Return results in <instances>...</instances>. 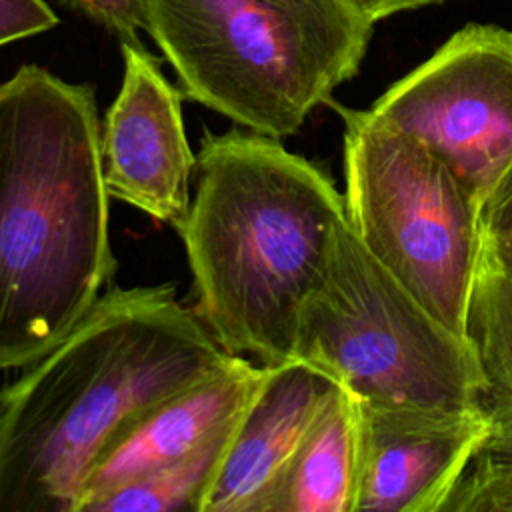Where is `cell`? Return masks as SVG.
I'll use <instances>...</instances> for the list:
<instances>
[{"instance_id":"6da1fadb","label":"cell","mask_w":512,"mask_h":512,"mask_svg":"<svg viewBox=\"0 0 512 512\" xmlns=\"http://www.w3.org/2000/svg\"><path fill=\"white\" fill-rule=\"evenodd\" d=\"M232 356L172 284L106 290L0 390V512H80L114 436Z\"/></svg>"},{"instance_id":"7a4b0ae2","label":"cell","mask_w":512,"mask_h":512,"mask_svg":"<svg viewBox=\"0 0 512 512\" xmlns=\"http://www.w3.org/2000/svg\"><path fill=\"white\" fill-rule=\"evenodd\" d=\"M94 88L36 64L0 82V370L56 346L110 290Z\"/></svg>"},{"instance_id":"3957f363","label":"cell","mask_w":512,"mask_h":512,"mask_svg":"<svg viewBox=\"0 0 512 512\" xmlns=\"http://www.w3.org/2000/svg\"><path fill=\"white\" fill-rule=\"evenodd\" d=\"M344 198L280 138L204 132L178 234L194 314L222 350L260 366L292 360L300 312L324 280Z\"/></svg>"},{"instance_id":"277c9868","label":"cell","mask_w":512,"mask_h":512,"mask_svg":"<svg viewBox=\"0 0 512 512\" xmlns=\"http://www.w3.org/2000/svg\"><path fill=\"white\" fill-rule=\"evenodd\" d=\"M142 32L184 98L272 138L330 104L372 38L288 0H142Z\"/></svg>"},{"instance_id":"5b68a950","label":"cell","mask_w":512,"mask_h":512,"mask_svg":"<svg viewBox=\"0 0 512 512\" xmlns=\"http://www.w3.org/2000/svg\"><path fill=\"white\" fill-rule=\"evenodd\" d=\"M292 360L360 402L446 412L482 406L484 376L470 342L412 296L346 220L324 280L300 312Z\"/></svg>"},{"instance_id":"8992f818","label":"cell","mask_w":512,"mask_h":512,"mask_svg":"<svg viewBox=\"0 0 512 512\" xmlns=\"http://www.w3.org/2000/svg\"><path fill=\"white\" fill-rule=\"evenodd\" d=\"M344 122V214L366 250L466 338L480 264V204L418 140L330 102Z\"/></svg>"},{"instance_id":"52a82bcc","label":"cell","mask_w":512,"mask_h":512,"mask_svg":"<svg viewBox=\"0 0 512 512\" xmlns=\"http://www.w3.org/2000/svg\"><path fill=\"white\" fill-rule=\"evenodd\" d=\"M366 112L426 146L482 204L512 164V30L466 24Z\"/></svg>"},{"instance_id":"ba28073f","label":"cell","mask_w":512,"mask_h":512,"mask_svg":"<svg viewBox=\"0 0 512 512\" xmlns=\"http://www.w3.org/2000/svg\"><path fill=\"white\" fill-rule=\"evenodd\" d=\"M120 90L100 124V156L110 198L178 230L190 210L196 154L182 94L140 44H122Z\"/></svg>"},{"instance_id":"9c48e42d","label":"cell","mask_w":512,"mask_h":512,"mask_svg":"<svg viewBox=\"0 0 512 512\" xmlns=\"http://www.w3.org/2000/svg\"><path fill=\"white\" fill-rule=\"evenodd\" d=\"M356 408L354 512H440L488 430L482 406L446 412L356 400Z\"/></svg>"},{"instance_id":"30bf717a","label":"cell","mask_w":512,"mask_h":512,"mask_svg":"<svg viewBox=\"0 0 512 512\" xmlns=\"http://www.w3.org/2000/svg\"><path fill=\"white\" fill-rule=\"evenodd\" d=\"M268 366L232 356L214 374L164 398L104 448L86 490L80 512L106 492L148 472L168 466L230 426L258 392Z\"/></svg>"},{"instance_id":"8fae6325","label":"cell","mask_w":512,"mask_h":512,"mask_svg":"<svg viewBox=\"0 0 512 512\" xmlns=\"http://www.w3.org/2000/svg\"><path fill=\"white\" fill-rule=\"evenodd\" d=\"M338 384L302 360L268 366L240 414L204 512H264L292 456Z\"/></svg>"},{"instance_id":"7c38bea8","label":"cell","mask_w":512,"mask_h":512,"mask_svg":"<svg viewBox=\"0 0 512 512\" xmlns=\"http://www.w3.org/2000/svg\"><path fill=\"white\" fill-rule=\"evenodd\" d=\"M358 474V408L340 386L330 396L264 512H354Z\"/></svg>"},{"instance_id":"4fadbf2b","label":"cell","mask_w":512,"mask_h":512,"mask_svg":"<svg viewBox=\"0 0 512 512\" xmlns=\"http://www.w3.org/2000/svg\"><path fill=\"white\" fill-rule=\"evenodd\" d=\"M236 422L192 454L106 492L86 512H204L226 460Z\"/></svg>"},{"instance_id":"5bb4252c","label":"cell","mask_w":512,"mask_h":512,"mask_svg":"<svg viewBox=\"0 0 512 512\" xmlns=\"http://www.w3.org/2000/svg\"><path fill=\"white\" fill-rule=\"evenodd\" d=\"M466 340L484 376L480 402L512 408V270L482 256L466 314Z\"/></svg>"},{"instance_id":"9a60e30c","label":"cell","mask_w":512,"mask_h":512,"mask_svg":"<svg viewBox=\"0 0 512 512\" xmlns=\"http://www.w3.org/2000/svg\"><path fill=\"white\" fill-rule=\"evenodd\" d=\"M488 430L440 512H512V408L482 404Z\"/></svg>"},{"instance_id":"2e32d148","label":"cell","mask_w":512,"mask_h":512,"mask_svg":"<svg viewBox=\"0 0 512 512\" xmlns=\"http://www.w3.org/2000/svg\"><path fill=\"white\" fill-rule=\"evenodd\" d=\"M480 256L512 270V164L480 204Z\"/></svg>"},{"instance_id":"e0dca14e","label":"cell","mask_w":512,"mask_h":512,"mask_svg":"<svg viewBox=\"0 0 512 512\" xmlns=\"http://www.w3.org/2000/svg\"><path fill=\"white\" fill-rule=\"evenodd\" d=\"M60 4L106 28L122 44H142L138 38L142 30V0H60Z\"/></svg>"},{"instance_id":"ac0fdd59","label":"cell","mask_w":512,"mask_h":512,"mask_svg":"<svg viewBox=\"0 0 512 512\" xmlns=\"http://www.w3.org/2000/svg\"><path fill=\"white\" fill-rule=\"evenodd\" d=\"M58 24L44 0H0V46L46 32Z\"/></svg>"},{"instance_id":"d6986e66","label":"cell","mask_w":512,"mask_h":512,"mask_svg":"<svg viewBox=\"0 0 512 512\" xmlns=\"http://www.w3.org/2000/svg\"><path fill=\"white\" fill-rule=\"evenodd\" d=\"M288 2H294L298 6H304V8H310L334 22H340L348 28H354V30H364V32H372L374 24L368 22L366 18H362L352 6L348 0H288Z\"/></svg>"},{"instance_id":"ffe728a7","label":"cell","mask_w":512,"mask_h":512,"mask_svg":"<svg viewBox=\"0 0 512 512\" xmlns=\"http://www.w3.org/2000/svg\"><path fill=\"white\" fill-rule=\"evenodd\" d=\"M348 2L362 18L376 24L378 20L388 18L392 14L424 8L430 4H440L444 0H348Z\"/></svg>"}]
</instances>
